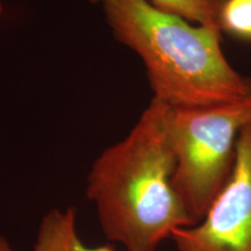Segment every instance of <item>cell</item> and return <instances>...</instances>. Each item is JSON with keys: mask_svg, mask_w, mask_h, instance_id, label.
I'll return each mask as SVG.
<instances>
[{"mask_svg": "<svg viewBox=\"0 0 251 251\" xmlns=\"http://www.w3.org/2000/svg\"><path fill=\"white\" fill-rule=\"evenodd\" d=\"M171 238L179 251H251V124L238 136L233 172L206 215Z\"/></svg>", "mask_w": 251, "mask_h": 251, "instance_id": "277c9868", "label": "cell"}, {"mask_svg": "<svg viewBox=\"0 0 251 251\" xmlns=\"http://www.w3.org/2000/svg\"><path fill=\"white\" fill-rule=\"evenodd\" d=\"M0 251H17L12 247L7 238L0 235Z\"/></svg>", "mask_w": 251, "mask_h": 251, "instance_id": "ba28073f", "label": "cell"}, {"mask_svg": "<svg viewBox=\"0 0 251 251\" xmlns=\"http://www.w3.org/2000/svg\"><path fill=\"white\" fill-rule=\"evenodd\" d=\"M31 251H114L112 246L87 247L78 235L72 207L50 209L41 220Z\"/></svg>", "mask_w": 251, "mask_h": 251, "instance_id": "5b68a950", "label": "cell"}, {"mask_svg": "<svg viewBox=\"0 0 251 251\" xmlns=\"http://www.w3.org/2000/svg\"><path fill=\"white\" fill-rule=\"evenodd\" d=\"M220 28L238 39L251 41V0H225Z\"/></svg>", "mask_w": 251, "mask_h": 251, "instance_id": "52a82bcc", "label": "cell"}, {"mask_svg": "<svg viewBox=\"0 0 251 251\" xmlns=\"http://www.w3.org/2000/svg\"><path fill=\"white\" fill-rule=\"evenodd\" d=\"M114 36L142 58L153 98L171 107L208 106L251 94V79L231 67L221 31L166 13L149 0H89Z\"/></svg>", "mask_w": 251, "mask_h": 251, "instance_id": "7a4b0ae2", "label": "cell"}, {"mask_svg": "<svg viewBox=\"0 0 251 251\" xmlns=\"http://www.w3.org/2000/svg\"><path fill=\"white\" fill-rule=\"evenodd\" d=\"M155 7L194 25L220 30V12L225 0H149ZM222 33V31H221Z\"/></svg>", "mask_w": 251, "mask_h": 251, "instance_id": "8992f818", "label": "cell"}, {"mask_svg": "<svg viewBox=\"0 0 251 251\" xmlns=\"http://www.w3.org/2000/svg\"><path fill=\"white\" fill-rule=\"evenodd\" d=\"M168 108L152 98L130 133L103 150L87 176L86 196L102 233L125 251H157L175 231L193 226L174 186Z\"/></svg>", "mask_w": 251, "mask_h": 251, "instance_id": "6da1fadb", "label": "cell"}, {"mask_svg": "<svg viewBox=\"0 0 251 251\" xmlns=\"http://www.w3.org/2000/svg\"><path fill=\"white\" fill-rule=\"evenodd\" d=\"M251 124V94L208 106L168 108V133L176 156L174 186L199 224L233 172L237 140Z\"/></svg>", "mask_w": 251, "mask_h": 251, "instance_id": "3957f363", "label": "cell"}, {"mask_svg": "<svg viewBox=\"0 0 251 251\" xmlns=\"http://www.w3.org/2000/svg\"><path fill=\"white\" fill-rule=\"evenodd\" d=\"M1 13H2V5L1 2H0V17H1Z\"/></svg>", "mask_w": 251, "mask_h": 251, "instance_id": "9c48e42d", "label": "cell"}]
</instances>
